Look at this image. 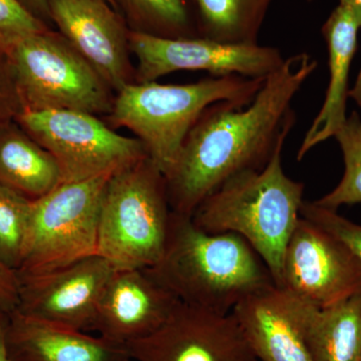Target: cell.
I'll return each mask as SVG.
<instances>
[{
    "label": "cell",
    "instance_id": "obj_1",
    "mask_svg": "<svg viewBox=\"0 0 361 361\" xmlns=\"http://www.w3.org/2000/svg\"><path fill=\"white\" fill-rule=\"evenodd\" d=\"M317 66L305 52L289 56L250 104L220 102L202 113L165 177L173 212L192 217L228 180L267 165L290 134L296 122L292 103Z\"/></svg>",
    "mask_w": 361,
    "mask_h": 361
},
{
    "label": "cell",
    "instance_id": "obj_2",
    "mask_svg": "<svg viewBox=\"0 0 361 361\" xmlns=\"http://www.w3.org/2000/svg\"><path fill=\"white\" fill-rule=\"evenodd\" d=\"M148 270L180 302L220 314L276 286L245 239L234 233L211 234L192 217L174 212L163 257Z\"/></svg>",
    "mask_w": 361,
    "mask_h": 361
},
{
    "label": "cell",
    "instance_id": "obj_3",
    "mask_svg": "<svg viewBox=\"0 0 361 361\" xmlns=\"http://www.w3.org/2000/svg\"><path fill=\"white\" fill-rule=\"evenodd\" d=\"M284 144L280 142L264 168L228 180L192 216L204 231L234 233L245 239L267 265L276 287L287 244L301 218L305 188L284 172Z\"/></svg>",
    "mask_w": 361,
    "mask_h": 361
},
{
    "label": "cell",
    "instance_id": "obj_4",
    "mask_svg": "<svg viewBox=\"0 0 361 361\" xmlns=\"http://www.w3.org/2000/svg\"><path fill=\"white\" fill-rule=\"evenodd\" d=\"M264 80L227 75L187 85L135 82L116 92L109 125L134 133L166 177L174 168L188 134L207 108L220 102L247 106Z\"/></svg>",
    "mask_w": 361,
    "mask_h": 361
},
{
    "label": "cell",
    "instance_id": "obj_5",
    "mask_svg": "<svg viewBox=\"0 0 361 361\" xmlns=\"http://www.w3.org/2000/svg\"><path fill=\"white\" fill-rule=\"evenodd\" d=\"M172 213L165 175L149 157L118 171L104 192L97 254L116 270L155 267L167 246Z\"/></svg>",
    "mask_w": 361,
    "mask_h": 361
},
{
    "label": "cell",
    "instance_id": "obj_6",
    "mask_svg": "<svg viewBox=\"0 0 361 361\" xmlns=\"http://www.w3.org/2000/svg\"><path fill=\"white\" fill-rule=\"evenodd\" d=\"M23 111L71 110L106 115L114 90L59 32L23 39L7 54Z\"/></svg>",
    "mask_w": 361,
    "mask_h": 361
},
{
    "label": "cell",
    "instance_id": "obj_7",
    "mask_svg": "<svg viewBox=\"0 0 361 361\" xmlns=\"http://www.w3.org/2000/svg\"><path fill=\"white\" fill-rule=\"evenodd\" d=\"M110 177L63 183L32 201L18 277L44 274L97 254L99 214Z\"/></svg>",
    "mask_w": 361,
    "mask_h": 361
},
{
    "label": "cell",
    "instance_id": "obj_8",
    "mask_svg": "<svg viewBox=\"0 0 361 361\" xmlns=\"http://www.w3.org/2000/svg\"><path fill=\"white\" fill-rule=\"evenodd\" d=\"M14 121L54 156L63 183L111 176L149 157L137 137H123L85 111L25 110Z\"/></svg>",
    "mask_w": 361,
    "mask_h": 361
},
{
    "label": "cell",
    "instance_id": "obj_9",
    "mask_svg": "<svg viewBox=\"0 0 361 361\" xmlns=\"http://www.w3.org/2000/svg\"><path fill=\"white\" fill-rule=\"evenodd\" d=\"M130 49L137 59L135 82H156L178 71H207L211 77L266 78L285 58L279 49L259 44H227L206 37L164 39L133 32Z\"/></svg>",
    "mask_w": 361,
    "mask_h": 361
},
{
    "label": "cell",
    "instance_id": "obj_10",
    "mask_svg": "<svg viewBox=\"0 0 361 361\" xmlns=\"http://www.w3.org/2000/svg\"><path fill=\"white\" fill-rule=\"evenodd\" d=\"M278 288L316 308L361 292V261L343 242L301 216L287 244Z\"/></svg>",
    "mask_w": 361,
    "mask_h": 361
},
{
    "label": "cell",
    "instance_id": "obj_11",
    "mask_svg": "<svg viewBox=\"0 0 361 361\" xmlns=\"http://www.w3.org/2000/svg\"><path fill=\"white\" fill-rule=\"evenodd\" d=\"M127 348L133 361H260L232 312L182 302L163 326Z\"/></svg>",
    "mask_w": 361,
    "mask_h": 361
},
{
    "label": "cell",
    "instance_id": "obj_12",
    "mask_svg": "<svg viewBox=\"0 0 361 361\" xmlns=\"http://www.w3.org/2000/svg\"><path fill=\"white\" fill-rule=\"evenodd\" d=\"M115 268L99 254L44 274L18 277L16 310L56 324L94 331L97 307Z\"/></svg>",
    "mask_w": 361,
    "mask_h": 361
},
{
    "label": "cell",
    "instance_id": "obj_13",
    "mask_svg": "<svg viewBox=\"0 0 361 361\" xmlns=\"http://www.w3.org/2000/svg\"><path fill=\"white\" fill-rule=\"evenodd\" d=\"M49 11L52 25L114 92L135 82L130 30L106 0H49Z\"/></svg>",
    "mask_w": 361,
    "mask_h": 361
},
{
    "label": "cell",
    "instance_id": "obj_14",
    "mask_svg": "<svg viewBox=\"0 0 361 361\" xmlns=\"http://www.w3.org/2000/svg\"><path fill=\"white\" fill-rule=\"evenodd\" d=\"M180 302L148 269L116 270L102 294L94 331L127 345L163 326Z\"/></svg>",
    "mask_w": 361,
    "mask_h": 361
},
{
    "label": "cell",
    "instance_id": "obj_15",
    "mask_svg": "<svg viewBox=\"0 0 361 361\" xmlns=\"http://www.w3.org/2000/svg\"><path fill=\"white\" fill-rule=\"evenodd\" d=\"M11 361H130L125 344L14 310L4 322Z\"/></svg>",
    "mask_w": 361,
    "mask_h": 361
},
{
    "label": "cell",
    "instance_id": "obj_16",
    "mask_svg": "<svg viewBox=\"0 0 361 361\" xmlns=\"http://www.w3.org/2000/svg\"><path fill=\"white\" fill-rule=\"evenodd\" d=\"M260 361H314L290 296L274 286L232 311Z\"/></svg>",
    "mask_w": 361,
    "mask_h": 361
},
{
    "label": "cell",
    "instance_id": "obj_17",
    "mask_svg": "<svg viewBox=\"0 0 361 361\" xmlns=\"http://www.w3.org/2000/svg\"><path fill=\"white\" fill-rule=\"evenodd\" d=\"M360 30L355 18L339 4L322 25V32L329 51V84L322 109L298 149V161L302 160L310 149L336 137L348 120L349 73L357 49Z\"/></svg>",
    "mask_w": 361,
    "mask_h": 361
},
{
    "label": "cell",
    "instance_id": "obj_18",
    "mask_svg": "<svg viewBox=\"0 0 361 361\" xmlns=\"http://www.w3.org/2000/svg\"><path fill=\"white\" fill-rule=\"evenodd\" d=\"M289 296L313 360L361 361V292L326 308Z\"/></svg>",
    "mask_w": 361,
    "mask_h": 361
},
{
    "label": "cell",
    "instance_id": "obj_19",
    "mask_svg": "<svg viewBox=\"0 0 361 361\" xmlns=\"http://www.w3.org/2000/svg\"><path fill=\"white\" fill-rule=\"evenodd\" d=\"M0 184L32 201L63 184L58 161L16 121L0 127Z\"/></svg>",
    "mask_w": 361,
    "mask_h": 361
},
{
    "label": "cell",
    "instance_id": "obj_20",
    "mask_svg": "<svg viewBox=\"0 0 361 361\" xmlns=\"http://www.w3.org/2000/svg\"><path fill=\"white\" fill-rule=\"evenodd\" d=\"M273 0H193L201 37L227 44H258Z\"/></svg>",
    "mask_w": 361,
    "mask_h": 361
},
{
    "label": "cell",
    "instance_id": "obj_21",
    "mask_svg": "<svg viewBox=\"0 0 361 361\" xmlns=\"http://www.w3.org/2000/svg\"><path fill=\"white\" fill-rule=\"evenodd\" d=\"M133 32L164 39L198 37L193 0H111Z\"/></svg>",
    "mask_w": 361,
    "mask_h": 361
},
{
    "label": "cell",
    "instance_id": "obj_22",
    "mask_svg": "<svg viewBox=\"0 0 361 361\" xmlns=\"http://www.w3.org/2000/svg\"><path fill=\"white\" fill-rule=\"evenodd\" d=\"M344 161V173L338 185L322 198L317 205L337 211L343 205L361 203V118L356 111L348 116L336 135Z\"/></svg>",
    "mask_w": 361,
    "mask_h": 361
},
{
    "label": "cell",
    "instance_id": "obj_23",
    "mask_svg": "<svg viewBox=\"0 0 361 361\" xmlns=\"http://www.w3.org/2000/svg\"><path fill=\"white\" fill-rule=\"evenodd\" d=\"M32 200L0 184V261L13 271L23 262Z\"/></svg>",
    "mask_w": 361,
    "mask_h": 361
},
{
    "label": "cell",
    "instance_id": "obj_24",
    "mask_svg": "<svg viewBox=\"0 0 361 361\" xmlns=\"http://www.w3.org/2000/svg\"><path fill=\"white\" fill-rule=\"evenodd\" d=\"M51 28L18 0H0V51L4 54H8L23 39Z\"/></svg>",
    "mask_w": 361,
    "mask_h": 361
},
{
    "label": "cell",
    "instance_id": "obj_25",
    "mask_svg": "<svg viewBox=\"0 0 361 361\" xmlns=\"http://www.w3.org/2000/svg\"><path fill=\"white\" fill-rule=\"evenodd\" d=\"M301 216L343 242L361 261V225L339 215L336 210L304 201Z\"/></svg>",
    "mask_w": 361,
    "mask_h": 361
},
{
    "label": "cell",
    "instance_id": "obj_26",
    "mask_svg": "<svg viewBox=\"0 0 361 361\" xmlns=\"http://www.w3.org/2000/svg\"><path fill=\"white\" fill-rule=\"evenodd\" d=\"M23 111L7 54L0 51V127L16 120Z\"/></svg>",
    "mask_w": 361,
    "mask_h": 361
},
{
    "label": "cell",
    "instance_id": "obj_27",
    "mask_svg": "<svg viewBox=\"0 0 361 361\" xmlns=\"http://www.w3.org/2000/svg\"><path fill=\"white\" fill-rule=\"evenodd\" d=\"M20 279L16 271L0 261V314L8 315L18 308Z\"/></svg>",
    "mask_w": 361,
    "mask_h": 361
},
{
    "label": "cell",
    "instance_id": "obj_28",
    "mask_svg": "<svg viewBox=\"0 0 361 361\" xmlns=\"http://www.w3.org/2000/svg\"><path fill=\"white\" fill-rule=\"evenodd\" d=\"M32 16L51 27L49 0H18Z\"/></svg>",
    "mask_w": 361,
    "mask_h": 361
},
{
    "label": "cell",
    "instance_id": "obj_29",
    "mask_svg": "<svg viewBox=\"0 0 361 361\" xmlns=\"http://www.w3.org/2000/svg\"><path fill=\"white\" fill-rule=\"evenodd\" d=\"M339 6L348 9L361 28V0H339Z\"/></svg>",
    "mask_w": 361,
    "mask_h": 361
},
{
    "label": "cell",
    "instance_id": "obj_30",
    "mask_svg": "<svg viewBox=\"0 0 361 361\" xmlns=\"http://www.w3.org/2000/svg\"><path fill=\"white\" fill-rule=\"evenodd\" d=\"M6 315L0 314V361H11L6 348V341H4V322H6Z\"/></svg>",
    "mask_w": 361,
    "mask_h": 361
},
{
    "label": "cell",
    "instance_id": "obj_31",
    "mask_svg": "<svg viewBox=\"0 0 361 361\" xmlns=\"http://www.w3.org/2000/svg\"><path fill=\"white\" fill-rule=\"evenodd\" d=\"M349 97L353 99L361 110V68L356 78L355 84L349 90Z\"/></svg>",
    "mask_w": 361,
    "mask_h": 361
},
{
    "label": "cell",
    "instance_id": "obj_32",
    "mask_svg": "<svg viewBox=\"0 0 361 361\" xmlns=\"http://www.w3.org/2000/svg\"><path fill=\"white\" fill-rule=\"evenodd\" d=\"M106 1H108V2H109V4H111V0H106Z\"/></svg>",
    "mask_w": 361,
    "mask_h": 361
},
{
    "label": "cell",
    "instance_id": "obj_33",
    "mask_svg": "<svg viewBox=\"0 0 361 361\" xmlns=\"http://www.w3.org/2000/svg\"><path fill=\"white\" fill-rule=\"evenodd\" d=\"M308 1H313V0H308Z\"/></svg>",
    "mask_w": 361,
    "mask_h": 361
},
{
    "label": "cell",
    "instance_id": "obj_34",
    "mask_svg": "<svg viewBox=\"0 0 361 361\" xmlns=\"http://www.w3.org/2000/svg\"><path fill=\"white\" fill-rule=\"evenodd\" d=\"M130 361H133L132 360H130Z\"/></svg>",
    "mask_w": 361,
    "mask_h": 361
}]
</instances>
